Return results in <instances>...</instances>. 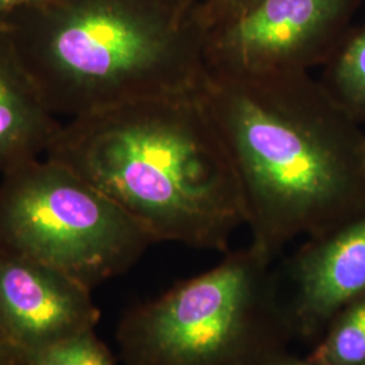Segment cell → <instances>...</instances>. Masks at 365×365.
I'll return each mask as SVG.
<instances>
[{
  "label": "cell",
  "mask_w": 365,
  "mask_h": 365,
  "mask_svg": "<svg viewBox=\"0 0 365 365\" xmlns=\"http://www.w3.org/2000/svg\"><path fill=\"white\" fill-rule=\"evenodd\" d=\"M39 1L41 0H0V21L9 16L10 14L34 6Z\"/></svg>",
  "instance_id": "obj_15"
},
{
  "label": "cell",
  "mask_w": 365,
  "mask_h": 365,
  "mask_svg": "<svg viewBox=\"0 0 365 365\" xmlns=\"http://www.w3.org/2000/svg\"><path fill=\"white\" fill-rule=\"evenodd\" d=\"M1 178L0 253L45 264L92 289L156 244L115 202L46 157Z\"/></svg>",
  "instance_id": "obj_5"
},
{
  "label": "cell",
  "mask_w": 365,
  "mask_h": 365,
  "mask_svg": "<svg viewBox=\"0 0 365 365\" xmlns=\"http://www.w3.org/2000/svg\"><path fill=\"white\" fill-rule=\"evenodd\" d=\"M324 66V87L357 122H365V22L349 29Z\"/></svg>",
  "instance_id": "obj_10"
},
{
  "label": "cell",
  "mask_w": 365,
  "mask_h": 365,
  "mask_svg": "<svg viewBox=\"0 0 365 365\" xmlns=\"http://www.w3.org/2000/svg\"><path fill=\"white\" fill-rule=\"evenodd\" d=\"M27 365H117V361L95 330H90L30 354Z\"/></svg>",
  "instance_id": "obj_12"
},
{
  "label": "cell",
  "mask_w": 365,
  "mask_h": 365,
  "mask_svg": "<svg viewBox=\"0 0 365 365\" xmlns=\"http://www.w3.org/2000/svg\"><path fill=\"white\" fill-rule=\"evenodd\" d=\"M265 365H309L307 361L304 360V357H297L294 354L288 352L286 354L279 356L277 359H274L272 361H269Z\"/></svg>",
  "instance_id": "obj_17"
},
{
  "label": "cell",
  "mask_w": 365,
  "mask_h": 365,
  "mask_svg": "<svg viewBox=\"0 0 365 365\" xmlns=\"http://www.w3.org/2000/svg\"><path fill=\"white\" fill-rule=\"evenodd\" d=\"M182 19H188L199 0H172Z\"/></svg>",
  "instance_id": "obj_16"
},
{
  "label": "cell",
  "mask_w": 365,
  "mask_h": 365,
  "mask_svg": "<svg viewBox=\"0 0 365 365\" xmlns=\"http://www.w3.org/2000/svg\"><path fill=\"white\" fill-rule=\"evenodd\" d=\"M99 318L90 288L45 264L0 253V325L26 357L95 330Z\"/></svg>",
  "instance_id": "obj_7"
},
{
  "label": "cell",
  "mask_w": 365,
  "mask_h": 365,
  "mask_svg": "<svg viewBox=\"0 0 365 365\" xmlns=\"http://www.w3.org/2000/svg\"><path fill=\"white\" fill-rule=\"evenodd\" d=\"M53 114L194 91L205 33L172 0H41L0 21Z\"/></svg>",
  "instance_id": "obj_3"
},
{
  "label": "cell",
  "mask_w": 365,
  "mask_h": 365,
  "mask_svg": "<svg viewBox=\"0 0 365 365\" xmlns=\"http://www.w3.org/2000/svg\"><path fill=\"white\" fill-rule=\"evenodd\" d=\"M286 274L295 337L319 339L341 309L365 295V211L309 238L288 259Z\"/></svg>",
  "instance_id": "obj_8"
},
{
  "label": "cell",
  "mask_w": 365,
  "mask_h": 365,
  "mask_svg": "<svg viewBox=\"0 0 365 365\" xmlns=\"http://www.w3.org/2000/svg\"><path fill=\"white\" fill-rule=\"evenodd\" d=\"M46 158L115 202L155 242L227 253L241 185L199 88L71 119Z\"/></svg>",
  "instance_id": "obj_2"
},
{
  "label": "cell",
  "mask_w": 365,
  "mask_h": 365,
  "mask_svg": "<svg viewBox=\"0 0 365 365\" xmlns=\"http://www.w3.org/2000/svg\"><path fill=\"white\" fill-rule=\"evenodd\" d=\"M61 129L0 22V175L46 155Z\"/></svg>",
  "instance_id": "obj_9"
},
{
  "label": "cell",
  "mask_w": 365,
  "mask_h": 365,
  "mask_svg": "<svg viewBox=\"0 0 365 365\" xmlns=\"http://www.w3.org/2000/svg\"><path fill=\"white\" fill-rule=\"evenodd\" d=\"M274 259L249 245L134 306L119 322L125 365H265L295 337Z\"/></svg>",
  "instance_id": "obj_4"
},
{
  "label": "cell",
  "mask_w": 365,
  "mask_h": 365,
  "mask_svg": "<svg viewBox=\"0 0 365 365\" xmlns=\"http://www.w3.org/2000/svg\"><path fill=\"white\" fill-rule=\"evenodd\" d=\"M361 1L256 0L205 33V71L272 75L325 66Z\"/></svg>",
  "instance_id": "obj_6"
},
{
  "label": "cell",
  "mask_w": 365,
  "mask_h": 365,
  "mask_svg": "<svg viewBox=\"0 0 365 365\" xmlns=\"http://www.w3.org/2000/svg\"><path fill=\"white\" fill-rule=\"evenodd\" d=\"M199 93L241 185L252 245L276 259L300 235L365 211V133L309 72L205 71Z\"/></svg>",
  "instance_id": "obj_1"
},
{
  "label": "cell",
  "mask_w": 365,
  "mask_h": 365,
  "mask_svg": "<svg viewBox=\"0 0 365 365\" xmlns=\"http://www.w3.org/2000/svg\"><path fill=\"white\" fill-rule=\"evenodd\" d=\"M304 360L309 365H365V295L334 315Z\"/></svg>",
  "instance_id": "obj_11"
},
{
  "label": "cell",
  "mask_w": 365,
  "mask_h": 365,
  "mask_svg": "<svg viewBox=\"0 0 365 365\" xmlns=\"http://www.w3.org/2000/svg\"><path fill=\"white\" fill-rule=\"evenodd\" d=\"M0 365H27V357L0 325Z\"/></svg>",
  "instance_id": "obj_14"
},
{
  "label": "cell",
  "mask_w": 365,
  "mask_h": 365,
  "mask_svg": "<svg viewBox=\"0 0 365 365\" xmlns=\"http://www.w3.org/2000/svg\"><path fill=\"white\" fill-rule=\"evenodd\" d=\"M256 0H199L191 18L206 33L223 21L235 16Z\"/></svg>",
  "instance_id": "obj_13"
}]
</instances>
